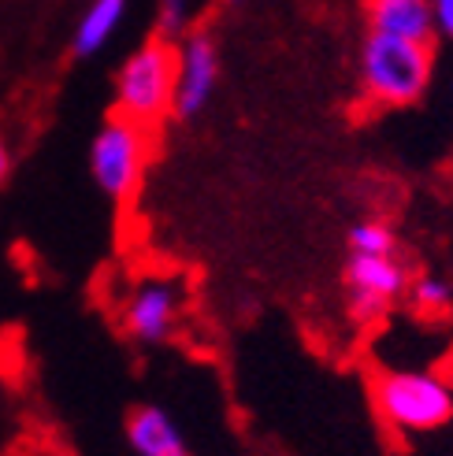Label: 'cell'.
I'll use <instances>...</instances> for the list:
<instances>
[{
    "label": "cell",
    "mask_w": 453,
    "mask_h": 456,
    "mask_svg": "<svg viewBox=\"0 0 453 456\" xmlns=\"http://www.w3.org/2000/svg\"><path fill=\"white\" fill-rule=\"evenodd\" d=\"M350 253H365V256H394L398 253V234L387 223L379 219H360L346 231Z\"/></svg>",
    "instance_id": "11"
},
{
    "label": "cell",
    "mask_w": 453,
    "mask_h": 456,
    "mask_svg": "<svg viewBox=\"0 0 453 456\" xmlns=\"http://www.w3.org/2000/svg\"><path fill=\"white\" fill-rule=\"evenodd\" d=\"M12 164H15V156H12V145H8V138L0 134V186L8 182V175H12Z\"/></svg>",
    "instance_id": "15"
},
{
    "label": "cell",
    "mask_w": 453,
    "mask_h": 456,
    "mask_svg": "<svg viewBox=\"0 0 453 456\" xmlns=\"http://www.w3.org/2000/svg\"><path fill=\"white\" fill-rule=\"evenodd\" d=\"M175 45L161 37L142 41L116 71V111L142 126H156L161 119H168L175 104Z\"/></svg>",
    "instance_id": "3"
},
{
    "label": "cell",
    "mask_w": 453,
    "mask_h": 456,
    "mask_svg": "<svg viewBox=\"0 0 453 456\" xmlns=\"http://www.w3.org/2000/svg\"><path fill=\"white\" fill-rule=\"evenodd\" d=\"M342 282H346V312L353 323L372 327L387 315L405 293H409V267L394 256H365V253H350L342 267Z\"/></svg>",
    "instance_id": "5"
},
{
    "label": "cell",
    "mask_w": 453,
    "mask_h": 456,
    "mask_svg": "<svg viewBox=\"0 0 453 456\" xmlns=\"http://www.w3.org/2000/svg\"><path fill=\"white\" fill-rule=\"evenodd\" d=\"M127 445L134 456H194L183 427L164 404H138L127 416Z\"/></svg>",
    "instance_id": "8"
},
{
    "label": "cell",
    "mask_w": 453,
    "mask_h": 456,
    "mask_svg": "<svg viewBox=\"0 0 453 456\" xmlns=\"http://www.w3.org/2000/svg\"><path fill=\"white\" fill-rule=\"evenodd\" d=\"M178 53V75H175V104L171 116L178 123H194L216 97V86L223 75L219 41L209 30H190L175 45Z\"/></svg>",
    "instance_id": "7"
},
{
    "label": "cell",
    "mask_w": 453,
    "mask_h": 456,
    "mask_svg": "<svg viewBox=\"0 0 453 456\" xmlns=\"http://www.w3.org/2000/svg\"><path fill=\"white\" fill-rule=\"evenodd\" d=\"M372 404L394 435L420 438L453 423V386L435 371H379Z\"/></svg>",
    "instance_id": "2"
},
{
    "label": "cell",
    "mask_w": 453,
    "mask_h": 456,
    "mask_svg": "<svg viewBox=\"0 0 453 456\" xmlns=\"http://www.w3.org/2000/svg\"><path fill=\"white\" fill-rule=\"evenodd\" d=\"M190 30H194V0H156L152 37L178 45Z\"/></svg>",
    "instance_id": "12"
},
{
    "label": "cell",
    "mask_w": 453,
    "mask_h": 456,
    "mask_svg": "<svg viewBox=\"0 0 453 456\" xmlns=\"http://www.w3.org/2000/svg\"><path fill=\"white\" fill-rule=\"evenodd\" d=\"M223 4H226V8H238V4H242V0H223Z\"/></svg>",
    "instance_id": "16"
},
{
    "label": "cell",
    "mask_w": 453,
    "mask_h": 456,
    "mask_svg": "<svg viewBox=\"0 0 453 456\" xmlns=\"http://www.w3.org/2000/svg\"><path fill=\"white\" fill-rule=\"evenodd\" d=\"M178 315H183V286L168 275H142L127 289L119 323L138 346H164L178 327Z\"/></svg>",
    "instance_id": "6"
},
{
    "label": "cell",
    "mask_w": 453,
    "mask_h": 456,
    "mask_svg": "<svg viewBox=\"0 0 453 456\" xmlns=\"http://www.w3.org/2000/svg\"><path fill=\"white\" fill-rule=\"evenodd\" d=\"M432 4V19H435V37L453 41V0H427Z\"/></svg>",
    "instance_id": "14"
},
{
    "label": "cell",
    "mask_w": 453,
    "mask_h": 456,
    "mask_svg": "<svg viewBox=\"0 0 453 456\" xmlns=\"http://www.w3.org/2000/svg\"><path fill=\"white\" fill-rule=\"evenodd\" d=\"M130 0H89L86 12L75 22V34H71V53L75 60H94L101 56L111 37L119 34L123 19H127Z\"/></svg>",
    "instance_id": "10"
},
{
    "label": "cell",
    "mask_w": 453,
    "mask_h": 456,
    "mask_svg": "<svg viewBox=\"0 0 453 456\" xmlns=\"http://www.w3.org/2000/svg\"><path fill=\"white\" fill-rule=\"evenodd\" d=\"M365 15H368V30L375 34H391L420 45L435 41V19L427 0H368Z\"/></svg>",
    "instance_id": "9"
},
{
    "label": "cell",
    "mask_w": 453,
    "mask_h": 456,
    "mask_svg": "<svg viewBox=\"0 0 453 456\" xmlns=\"http://www.w3.org/2000/svg\"><path fill=\"white\" fill-rule=\"evenodd\" d=\"M409 301L420 315H442L453 305V282L446 275H432V271H427V275H416L409 282Z\"/></svg>",
    "instance_id": "13"
},
{
    "label": "cell",
    "mask_w": 453,
    "mask_h": 456,
    "mask_svg": "<svg viewBox=\"0 0 453 456\" xmlns=\"http://www.w3.org/2000/svg\"><path fill=\"white\" fill-rule=\"evenodd\" d=\"M435 75V53L432 45L405 41L391 34L368 30L357 53V82L360 94L383 108H405L416 104Z\"/></svg>",
    "instance_id": "1"
},
{
    "label": "cell",
    "mask_w": 453,
    "mask_h": 456,
    "mask_svg": "<svg viewBox=\"0 0 453 456\" xmlns=\"http://www.w3.org/2000/svg\"><path fill=\"white\" fill-rule=\"evenodd\" d=\"M149 164V126L127 116H111L89 142V175L108 200H130Z\"/></svg>",
    "instance_id": "4"
}]
</instances>
